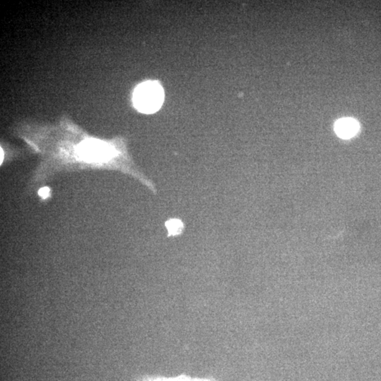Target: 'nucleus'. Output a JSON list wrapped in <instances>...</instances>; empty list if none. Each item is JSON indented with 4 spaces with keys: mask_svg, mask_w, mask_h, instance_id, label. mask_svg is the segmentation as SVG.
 <instances>
[{
    "mask_svg": "<svg viewBox=\"0 0 381 381\" xmlns=\"http://www.w3.org/2000/svg\"><path fill=\"white\" fill-rule=\"evenodd\" d=\"M164 101V91L157 81H146L139 84L133 94L134 107L139 112L152 114L157 112Z\"/></svg>",
    "mask_w": 381,
    "mask_h": 381,
    "instance_id": "1",
    "label": "nucleus"
},
{
    "mask_svg": "<svg viewBox=\"0 0 381 381\" xmlns=\"http://www.w3.org/2000/svg\"><path fill=\"white\" fill-rule=\"evenodd\" d=\"M78 153L81 158L87 161H103L114 156L113 148L103 141L86 140L78 146Z\"/></svg>",
    "mask_w": 381,
    "mask_h": 381,
    "instance_id": "2",
    "label": "nucleus"
},
{
    "mask_svg": "<svg viewBox=\"0 0 381 381\" xmlns=\"http://www.w3.org/2000/svg\"><path fill=\"white\" fill-rule=\"evenodd\" d=\"M359 130V123L352 118H343L334 124V132L342 139H348L355 137Z\"/></svg>",
    "mask_w": 381,
    "mask_h": 381,
    "instance_id": "3",
    "label": "nucleus"
},
{
    "mask_svg": "<svg viewBox=\"0 0 381 381\" xmlns=\"http://www.w3.org/2000/svg\"><path fill=\"white\" fill-rule=\"evenodd\" d=\"M169 236H177L182 233L184 230V224L178 219H171L166 223Z\"/></svg>",
    "mask_w": 381,
    "mask_h": 381,
    "instance_id": "4",
    "label": "nucleus"
},
{
    "mask_svg": "<svg viewBox=\"0 0 381 381\" xmlns=\"http://www.w3.org/2000/svg\"><path fill=\"white\" fill-rule=\"evenodd\" d=\"M50 189L48 187H44L40 189L38 191V194L40 195L43 198H46L49 195Z\"/></svg>",
    "mask_w": 381,
    "mask_h": 381,
    "instance_id": "5",
    "label": "nucleus"
},
{
    "mask_svg": "<svg viewBox=\"0 0 381 381\" xmlns=\"http://www.w3.org/2000/svg\"><path fill=\"white\" fill-rule=\"evenodd\" d=\"M0 153H1V160H0V162H1L2 164V162H3V157L4 158V153L3 154V149H2V148L0 149Z\"/></svg>",
    "mask_w": 381,
    "mask_h": 381,
    "instance_id": "6",
    "label": "nucleus"
}]
</instances>
